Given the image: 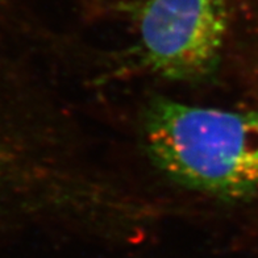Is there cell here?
<instances>
[{"mask_svg": "<svg viewBox=\"0 0 258 258\" xmlns=\"http://www.w3.org/2000/svg\"><path fill=\"white\" fill-rule=\"evenodd\" d=\"M7 66L0 49V228L24 214L28 183L33 179L31 149L15 107Z\"/></svg>", "mask_w": 258, "mask_h": 258, "instance_id": "3", "label": "cell"}, {"mask_svg": "<svg viewBox=\"0 0 258 258\" xmlns=\"http://www.w3.org/2000/svg\"><path fill=\"white\" fill-rule=\"evenodd\" d=\"M146 154L186 190L224 202L258 194V112L154 98L143 119Z\"/></svg>", "mask_w": 258, "mask_h": 258, "instance_id": "1", "label": "cell"}, {"mask_svg": "<svg viewBox=\"0 0 258 258\" xmlns=\"http://www.w3.org/2000/svg\"><path fill=\"white\" fill-rule=\"evenodd\" d=\"M227 25L224 0H146L137 20L141 55L165 79L206 81L220 64Z\"/></svg>", "mask_w": 258, "mask_h": 258, "instance_id": "2", "label": "cell"}]
</instances>
